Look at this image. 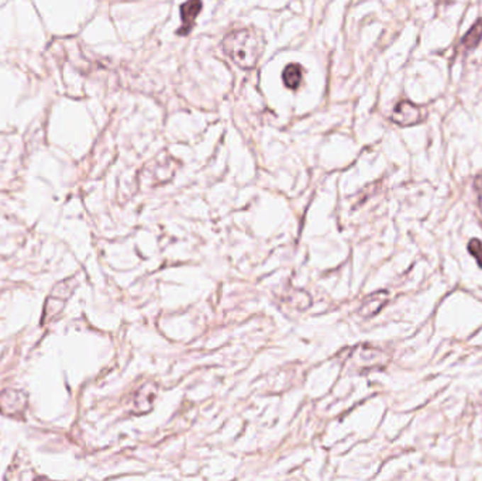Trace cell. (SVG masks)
Returning <instances> with one entry per match:
<instances>
[{"instance_id":"6","label":"cell","mask_w":482,"mask_h":481,"mask_svg":"<svg viewBox=\"0 0 482 481\" xmlns=\"http://www.w3.org/2000/svg\"><path fill=\"white\" fill-rule=\"evenodd\" d=\"M469 251L477 260L478 265L482 268V243L478 239H471L469 241Z\"/></svg>"},{"instance_id":"3","label":"cell","mask_w":482,"mask_h":481,"mask_svg":"<svg viewBox=\"0 0 482 481\" xmlns=\"http://www.w3.org/2000/svg\"><path fill=\"white\" fill-rule=\"evenodd\" d=\"M419 108L412 105V102L409 101H403V102H399L398 106L395 108L393 111V115H392V121L400 126H410V124H415V123H419L422 121L420 116H419Z\"/></svg>"},{"instance_id":"5","label":"cell","mask_w":482,"mask_h":481,"mask_svg":"<svg viewBox=\"0 0 482 481\" xmlns=\"http://www.w3.org/2000/svg\"><path fill=\"white\" fill-rule=\"evenodd\" d=\"M482 40V18H480L470 30H469V33L464 35V38H463V41H461V44H463V47L464 48H467V50H473V48H476L480 43H481Z\"/></svg>"},{"instance_id":"2","label":"cell","mask_w":482,"mask_h":481,"mask_svg":"<svg viewBox=\"0 0 482 481\" xmlns=\"http://www.w3.org/2000/svg\"><path fill=\"white\" fill-rule=\"evenodd\" d=\"M202 0H188L181 6V28L176 31L178 35H188L194 26H195V20L198 18L199 13L202 11Z\"/></svg>"},{"instance_id":"1","label":"cell","mask_w":482,"mask_h":481,"mask_svg":"<svg viewBox=\"0 0 482 481\" xmlns=\"http://www.w3.org/2000/svg\"><path fill=\"white\" fill-rule=\"evenodd\" d=\"M265 35L255 27L230 31L222 41L225 54L242 70H254L265 51Z\"/></svg>"},{"instance_id":"4","label":"cell","mask_w":482,"mask_h":481,"mask_svg":"<svg viewBox=\"0 0 482 481\" xmlns=\"http://www.w3.org/2000/svg\"><path fill=\"white\" fill-rule=\"evenodd\" d=\"M303 78V68L299 64H288L282 72V81L286 88L298 89Z\"/></svg>"}]
</instances>
